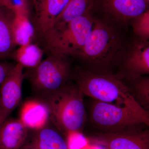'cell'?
<instances>
[{
	"instance_id": "9",
	"label": "cell",
	"mask_w": 149,
	"mask_h": 149,
	"mask_svg": "<svg viewBox=\"0 0 149 149\" xmlns=\"http://www.w3.org/2000/svg\"><path fill=\"white\" fill-rule=\"evenodd\" d=\"M83 135L91 143L106 149H149V128L132 133L111 134L84 130Z\"/></svg>"
},
{
	"instance_id": "7",
	"label": "cell",
	"mask_w": 149,
	"mask_h": 149,
	"mask_svg": "<svg viewBox=\"0 0 149 149\" xmlns=\"http://www.w3.org/2000/svg\"><path fill=\"white\" fill-rule=\"evenodd\" d=\"M145 0H94V13L127 31L130 20L148 9Z\"/></svg>"
},
{
	"instance_id": "17",
	"label": "cell",
	"mask_w": 149,
	"mask_h": 149,
	"mask_svg": "<svg viewBox=\"0 0 149 149\" xmlns=\"http://www.w3.org/2000/svg\"><path fill=\"white\" fill-rule=\"evenodd\" d=\"M45 51L37 43H30L19 47L10 56L16 63L27 69L35 68L42 61Z\"/></svg>"
},
{
	"instance_id": "23",
	"label": "cell",
	"mask_w": 149,
	"mask_h": 149,
	"mask_svg": "<svg viewBox=\"0 0 149 149\" xmlns=\"http://www.w3.org/2000/svg\"><path fill=\"white\" fill-rule=\"evenodd\" d=\"M145 1H146L147 3H149V0H145Z\"/></svg>"
},
{
	"instance_id": "15",
	"label": "cell",
	"mask_w": 149,
	"mask_h": 149,
	"mask_svg": "<svg viewBox=\"0 0 149 149\" xmlns=\"http://www.w3.org/2000/svg\"><path fill=\"white\" fill-rule=\"evenodd\" d=\"M19 119L29 130H37L49 123V111L45 104L34 97L22 107Z\"/></svg>"
},
{
	"instance_id": "24",
	"label": "cell",
	"mask_w": 149,
	"mask_h": 149,
	"mask_svg": "<svg viewBox=\"0 0 149 149\" xmlns=\"http://www.w3.org/2000/svg\"><path fill=\"white\" fill-rule=\"evenodd\" d=\"M1 123H0V127H1Z\"/></svg>"
},
{
	"instance_id": "20",
	"label": "cell",
	"mask_w": 149,
	"mask_h": 149,
	"mask_svg": "<svg viewBox=\"0 0 149 149\" xmlns=\"http://www.w3.org/2000/svg\"><path fill=\"white\" fill-rule=\"evenodd\" d=\"M133 33L137 38L143 41L149 40V10L130 20Z\"/></svg>"
},
{
	"instance_id": "3",
	"label": "cell",
	"mask_w": 149,
	"mask_h": 149,
	"mask_svg": "<svg viewBox=\"0 0 149 149\" xmlns=\"http://www.w3.org/2000/svg\"><path fill=\"white\" fill-rule=\"evenodd\" d=\"M84 96L72 80L56 91L35 97L47 107L51 123L66 136L83 134L87 118Z\"/></svg>"
},
{
	"instance_id": "1",
	"label": "cell",
	"mask_w": 149,
	"mask_h": 149,
	"mask_svg": "<svg viewBox=\"0 0 149 149\" xmlns=\"http://www.w3.org/2000/svg\"><path fill=\"white\" fill-rule=\"evenodd\" d=\"M119 28L104 17H94L92 31L85 45L71 56L91 72L114 74L126 46Z\"/></svg>"
},
{
	"instance_id": "18",
	"label": "cell",
	"mask_w": 149,
	"mask_h": 149,
	"mask_svg": "<svg viewBox=\"0 0 149 149\" xmlns=\"http://www.w3.org/2000/svg\"><path fill=\"white\" fill-rule=\"evenodd\" d=\"M130 95L140 106L149 112V77L141 76L131 80H121Z\"/></svg>"
},
{
	"instance_id": "11",
	"label": "cell",
	"mask_w": 149,
	"mask_h": 149,
	"mask_svg": "<svg viewBox=\"0 0 149 149\" xmlns=\"http://www.w3.org/2000/svg\"><path fill=\"white\" fill-rule=\"evenodd\" d=\"M69 0H32L33 15L30 19L39 41L50 31L56 18L61 13Z\"/></svg>"
},
{
	"instance_id": "16",
	"label": "cell",
	"mask_w": 149,
	"mask_h": 149,
	"mask_svg": "<svg viewBox=\"0 0 149 149\" xmlns=\"http://www.w3.org/2000/svg\"><path fill=\"white\" fill-rule=\"evenodd\" d=\"M94 2V0H69L47 33L61 30L71 20L93 10Z\"/></svg>"
},
{
	"instance_id": "19",
	"label": "cell",
	"mask_w": 149,
	"mask_h": 149,
	"mask_svg": "<svg viewBox=\"0 0 149 149\" xmlns=\"http://www.w3.org/2000/svg\"><path fill=\"white\" fill-rule=\"evenodd\" d=\"M13 31L15 44L19 47L33 42L35 40V28L29 17L16 15Z\"/></svg>"
},
{
	"instance_id": "6",
	"label": "cell",
	"mask_w": 149,
	"mask_h": 149,
	"mask_svg": "<svg viewBox=\"0 0 149 149\" xmlns=\"http://www.w3.org/2000/svg\"><path fill=\"white\" fill-rule=\"evenodd\" d=\"M94 10L70 22L61 30L49 32L38 43L45 52L71 56L83 47L93 28Z\"/></svg>"
},
{
	"instance_id": "22",
	"label": "cell",
	"mask_w": 149,
	"mask_h": 149,
	"mask_svg": "<svg viewBox=\"0 0 149 149\" xmlns=\"http://www.w3.org/2000/svg\"><path fill=\"white\" fill-rule=\"evenodd\" d=\"M10 0H0V3L5 4L6 3H7ZM30 1H32V0H30Z\"/></svg>"
},
{
	"instance_id": "2",
	"label": "cell",
	"mask_w": 149,
	"mask_h": 149,
	"mask_svg": "<svg viewBox=\"0 0 149 149\" xmlns=\"http://www.w3.org/2000/svg\"><path fill=\"white\" fill-rule=\"evenodd\" d=\"M72 80L84 96L129 109L149 126V112L137 103L125 84L114 74H97L76 65L73 68Z\"/></svg>"
},
{
	"instance_id": "21",
	"label": "cell",
	"mask_w": 149,
	"mask_h": 149,
	"mask_svg": "<svg viewBox=\"0 0 149 149\" xmlns=\"http://www.w3.org/2000/svg\"><path fill=\"white\" fill-rule=\"evenodd\" d=\"M16 63L0 61V87L6 77L10 73L15 66Z\"/></svg>"
},
{
	"instance_id": "4",
	"label": "cell",
	"mask_w": 149,
	"mask_h": 149,
	"mask_svg": "<svg viewBox=\"0 0 149 149\" xmlns=\"http://www.w3.org/2000/svg\"><path fill=\"white\" fill-rule=\"evenodd\" d=\"M85 130L111 134L138 133L149 126L131 110L92 99Z\"/></svg>"
},
{
	"instance_id": "10",
	"label": "cell",
	"mask_w": 149,
	"mask_h": 149,
	"mask_svg": "<svg viewBox=\"0 0 149 149\" xmlns=\"http://www.w3.org/2000/svg\"><path fill=\"white\" fill-rule=\"evenodd\" d=\"M24 68L16 63L0 87V123L19 105L22 98Z\"/></svg>"
},
{
	"instance_id": "14",
	"label": "cell",
	"mask_w": 149,
	"mask_h": 149,
	"mask_svg": "<svg viewBox=\"0 0 149 149\" xmlns=\"http://www.w3.org/2000/svg\"><path fill=\"white\" fill-rule=\"evenodd\" d=\"M16 16L13 9L0 3V61L10 58L15 50L13 25Z\"/></svg>"
},
{
	"instance_id": "8",
	"label": "cell",
	"mask_w": 149,
	"mask_h": 149,
	"mask_svg": "<svg viewBox=\"0 0 149 149\" xmlns=\"http://www.w3.org/2000/svg\"><path fill=\"white\" fill-rule=\"evenodd\" d=\"M149 74V42L134 39L126 45L114 75L121 80Z\"/></svg>"
},
{
	"instance_id": "13",
	"label": "cell",
	"mask_w": 149,
	"mask_h": 149,
	"mask_svg": "<svg viewBox=\"0 0 149 149\" xmlns=\"http://www.w3.org/2000/svg\"><path fill=\"white\" fill-rule=\"evenodd\" d=\"M29 132L19 118H7L0 127V149H20Z\"/></svg>"
},
{
	"instance_id": "5",
	"label": "cell",
	"mask_w": 149,
	"mask_h": 149,
	"mask_svg": "<svg viewBox=\"0 0 149 149\" xmlns=\"http://www.w3.org/2000/svg\"><path fill=\"white\" fill-rule=\"evenodd\" d=\"M40 64L24 72L36 95L52 93L72 80L73 68L70 56L48 53Z\"/></svg>"
},
{
	"instance_id": "12",
	"label": "cell",
	"mask_w": 149,
	"mask_h": 149,
	"mask_svg": "<svg viewBox=\"0 0 149 149\" xmlns=\"http://www.w3.org/2000/svg\"><path fill=\"white\" fill-rule=\"evenodd\" d=\"M49 123L32 131L20 149H68L66 139L55 127Z\"/></svg>"
}]
</instances>
